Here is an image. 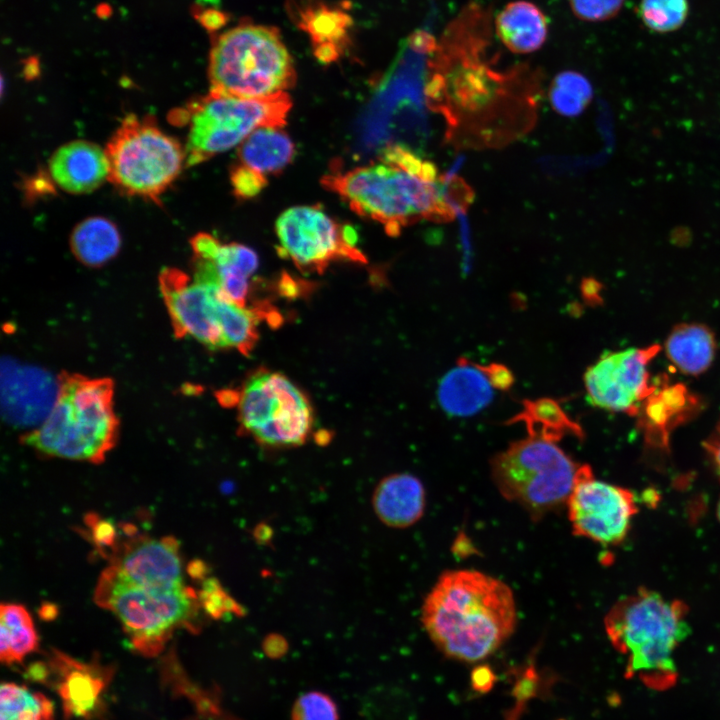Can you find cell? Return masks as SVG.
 <instances>
[{
    "label": "cell",
    "instance_id": "6da1fadb",
    "mask_svg": "<svg viewBox=\"0 0 720 720\" xmlns=\"http://www.w3.org/2000/svg\"><path fill=\"white\" fill-rule=\"evenodd\" d=\"M321 184L390 236L422 220L450 221L472 199L460 178L442 176L433 162L402 144H388L375 160L353 168L335 162Z\"/></svg>",
    "mask_w": 720,
    "mask_h": 720
},
{
    "label": "cell",
    "instance_id": "7a4b0ae2",
    "mask_svg": "<svg viewBox=\"0 0 720 720\" xmlns=\"http://www.w3.org/2000/svg\"><path fill=\"white\" fill-rule=\"evenodd\" d=\"M421 622L446 657L476 663L513 634L514 594L506 583L480 571H445L424 599Z\"/></svg>",
    "mask_w": 720,
    "mask_h": 720
},
{
    "label": "cell",
    "instance_id": "3957f363",
    "mask_svg": "<svg viewBox=\"0 0 720 720\" xmlns=\"http://www.w3.org/2000/svg\"><path fill=\"white\" fill-rule=\"evenodd\" d=\"M425 94L427 105L445 118L448 140L462 147L506 144L535 121V91L481 64L435 74Z\"/></svg>",
    "mask_w": 720,
    "mask_h": 720
},
{
    "label": "cell",
    "instance_id": "277c9868",
    "mask_svg": "<svg viewBox=\"0 0 720 720\" xmlns=\"http://www.w3.org/2000/svg\"><path fill=\"white\" fill-rule=\"evenodd\" d=\"M688 606L639 588L619 599L604 626L613 647L626 656V678H639L654 690L671 688L678 672L674 652L690 633Z\"/></svg>",
    "mask_w": 720,
    "mask_h": 720
},
{
    "label": "cell",
    "instance_id": "5b68a950",
    "mask_svg": "<svg viewBox=\"0 0 720 720\" xmlns=\"http://www.w3.org/2000/svg\"><path fill=\"white\" fill-rule=\"evenodd\" d=\"M59 382L51 412L21 440L41 455L103 462L117 441L119 428L113 408V381L62 373Z\"/></svg>",
    "mask_w": 720,
    "mask_h": 720
},
{
    "label": "cell",
    "instance_id": "8992f818",
    "mask_svg": "<svg viewBox=\"0 0 720 720\" xmlns=\"http://www.w3.org/2000/svg\"><path fill=\"white\" fill-rule=\"evenodd\" d=\"M94 600L119 619L131 646L145 656L159 654L178 629L199 630L202 607L198 594L186 585H137L108 565L97 580Z\"/></svg>",
    "mask_w": 720,
    "mask_h": 720
},
{
    "label": "cell",
    "instance_id": "52a82bcc",
    "mask_svg": "<svg viewBox=\"0 0 720 720\" xmlns=\"http://www.w3.org/2000/svg\"><path fill=\"white\" fill-rule=\"evenodd\" d=\"M210 91L244 99L287 93L296 72L280 34L272 27L244 24L215 41L209 56Z\"/></svg>",
    "mask_w": 720,
    "mask_h": 720
},
{
    "label": "cell",
    "instance_id": "ba28073f",
    "mask_svg": "<svg viewBox=\"0 0 720 720\" xmlns=\"http://www.w3.org/2000/svg\"><path fill=\"white\" fill-rule=\"evenodd\" d=\"M292 107L288 93L244 99L213 91L170 113V121L188 127L186 166L200 164L240 145L262 127H283Z\"/></svg>",
    "mask_w": 720,
    "mask_h": 720
},
{
    "label": "cell",
    "instance_id": "9c48e42d",
    "mask_svg": "<svg viewBox=\"0 0 720 720\" xmlns=\"http://www.w3.org/2000/svg\"><path fill=\"white\" fill-rule=\"evenodd\" d=\"M580 466L558 442L530 435L490 461L497 490L535 521L566 505Z\"/></svg>",
    "mask_w": 720,
    "mask_h": 720
},
{
    "label": "cell",
    "instance_id": "30bf717a",
    "mask_svg": "<svg viewBox=\"0 0 720 720\" xmlns=\"http://www.w3.org/2000/svg\"><path fill=\"white\" fill-rule=\"evenodd\" d=\"M108 180L127 196L159 203L180 174L185 148L150 116L127 115L108 141Z\"/></svg>",
    "mask_w": 720,
    "mask_h": 720
},
{
    "label": "cell",
    "instance_id": "8fae6325",
    "mask_svg": "<svg viewBox=\"0 0 720 720\" xmlns=\"http://www.w3.org/2000/svg\"><path fill=\"white\" fill-rule=\"evenodd\" d=\"M240 432L267 448L297 447L313 426L308 397L285 375L266 369L250 374L236 391Z\"/></svg>",
    "mask_w": 720,
    "mask_h": 720
},
{
    "label": "cell",
    "instance_id": "7c38bea8",
    "mask_svg": "<svg viewBox=\"0 0 720 720\" xmlns=\"http://www.w3.org/2000/svg\"><path fill=\"white\" fill-rule=\"evenodd\" d=\"M280 252L301 271L322 273L332 262L366 263L356 246L353 229L327 214L320 206H295L277 219Z\"/></svg>",
    "mask_w": 720,
    "mask_h": 720
},
{
    "label": "cell",
    "instance_id": "4fadbf2b",
    "mask_svg": "<svg viewBox=\"0 0 720 720\" xmlns=\"http://www.w3.org/2000/svg\"><path fill=\"white\" fill-rule=\"evenodd\" d=\"M573 534L603 545H618L626 538L637 513L634 494L594 477L582 464L566 503Z\"/></svg>",
    "mask_w": 720,
    "mask_h": 720
},
{
    "label": "cell",
    "instance_id": "5bb4252c",
    "mask_svg": "<svg viewBox=\"0 0 720 720\" xmlns=\"http://www.w3.org/2000/svg\"><path fill=\"white\" fill-rule=\"evenodd\" d=\"M659 351L656 344L602 355L584 374L590 403L609 411L636 414L640 402L656 389L649 384L647 367Z\"/></svg>",
    "mask_w": 720,
    "mask_h": 720
},
{
    "label": "cell",
    "instance_id": "9a60e30c",
    "mask_svg": "<svg viewBox=\"0 0 720 720\" xmlns=\"http://www.w3.org/2000/svg\"><path fill=\"white\" fill-rule=\"evenodd\" d=\"M159 286L176 337H191L210 350L227 349L217 285L192 279L177 268H164Z\"/></svg>",
    "mask_w": 720,
    "mask_h": 720
},
{
    "label": "cell",
    "instance_id": "2e32d148",
    "mask_svg": "<svg viewBox=\"0 0 720 720\" xmlns=\"http://www.w3.org/2000/svg\"><path fill=\"white\" fill-rule=\"evenodd\" d=\"M59 376L38 366L2 359L1 404L6 421L20 428H37L47 418L59 394Z\"/></svg>",
    "mask_w": 720,
    "mask_h": 720
},
{
    "label": "cell",
    "instance_id": "e0dca14e",
    "mask_svg": "<svg viewBox=\"0 0 720 720\" xmlns=\"http://www.w3.org/2000/svg\"><path fill=\"white\" fill-rule=\"evenodd\" d=\"M193 269L198 281L217 285L235 304L248 308L249 278L258 268V256L239 243H221L208 233L191 239Z\"/></svg>",
    "mask_w": 720,
    "mask_h": 720
},
{
    "label": "cell",
    "instance_id": "ac0fdd59",
    "mask_svg": "<svg viewBox=\"0 0 720 720\" xmlns=\"http://www.w3.org/2000/svg\"><path fill=\"white\" fill-rule=\"evenodd\" d=\"M109 560V565L122 577L137 585L152 588L185 585L179 543L171 536L132 535L118 543Z\"/></svg>",
    "mask_w": 720,
    "mask_h": 720
},
{
    "label": "cell",
    "instance_id": "d6986e66",
    "mask_svg": "<svg viewBox=\"0 0 720 720\" xmlns=\"http://www.w3.org/2000/svg\"><path fill=\"white\" fill-rule=\"evenodd\" d=\"M295 145L282 127H262L252 132L237 149L230 171L234 195L247 200L256 196L293 160Z\"/></svg>",
    "mask_w": 720,
    "mask_h": 720
},
{
    "label": "cell",
    "instance_id": "ffe728a7",
    "mask_svg": "<svg viewBox=\"0 0 720 720\" xmlns=\"http://www.w3.org/2000/svg\"><path fill=\"white\" fill-rule=\"evenodd\" d=\"M49 172L56 185L66 192H92L108 179L105 150L84 140L69 142L51 156Z\"/></svg>",
    "mask_w": 720,
    "mask_h": 720
},
{
    "label": "cell",
    "instance_id": "44dd1931",
    "mask_svg": "<svg viewBox=\"0 0 720 720\" xmlns=\"http://www.w3.org/2000/svg\"><path fill=\"white\" fill-rule=\"evenodd\" d=\"M372 508L387 527L403 529L417 523L426 507L423 483L409 473H393L381 479L372 493Z\"/></svg>",
    "mask_w": 720,
    "mask_h": 720
},
{
    "label": "cell",
    "instance_id": "7402d4cb",
    "mask_svg": "<svg viewBox=\"0 0 720 720\" xmlns=\"http://www.w3.org/2000/svg\"><path fill=\"white\" fill-rule=\"evenodd\" d=\"M493 389L482 365L460 358L441 379L438 400L448 414L470 416L492 401Z\"/></svg>",
    "mask_w": 720,
    "mask_h": 720
},
{
    "label": "cell",
    "instance_id": "603a6c76",
    "mask_svg": "<svg viewBox=\"0 0 720 720\" xmlns=\"http://www.w3.org/2000/svg\"><path fill=\"white\" fill-rule=\"evenodd\" d=\"M548 24L547 16L536 4L516 0L507 3L497 14L495 32L509 51L528 54L544 45Z\"/></svg>",
    "mask_w": 720,
    "mask_h": 720
},
{
    "label": "cell",
    "instance_id": "cb8c5ba5",
    "mask_svg": "<svg viewBox=\"0 0 720 720\" xmlns=\"http://www.w3.org/2000/svg\"><path fill=\"white\" fill-rule=\"evenodd\" d=\"M669 360L682 373L697 376L712 364L716 353L713 332L699 323H682L673 328L665 342Z\"/></svg>",
    "mask_w": 720,
    "mask_h": 720
},
{
    "label": "cell",
    "instance_id": "d4e9b609",
    "mask_svg": "<svg viewBox=\"0 0 720 720\" xmlns=\"http://www.w3.org/2000/svg\"><path fill=\"white\" fill-rule=\"evenodd\" d=\"M54 662L61 672L59 693L66 712L76 716L88 714L96 706L104 687L100 672L96 667L76 662L63 654H56Z\"/></svg>",
    "mask_w": 720,
    "mask_h": 720
},
{
    "label": "cell",
    "instance_id": "484cf974",
    "mask_svg": "<svg viewBox=\"0 0 720 720\" xmlns=\"http://www.w3.org/2000/svg\"><path fill=\"white\" fill-rule=\"evenodd\" d=\"M70 247L82 264L99 267L118 254L121 235L111 220L93 216L75 226L70 237Z\"/></svg>",
    "mask_w": 720,
    "mask_h": 720
},
{
    "label": "cell",
    "instance_id": "4316f807",
    "mask_svg": "<svg viewBox=\"0 0 720 720\" xmlns=\"http://www.w3.org/2000/svg\"><path fill=\"white\" fill-rule=\"evenodd\" d=\"M523 423L528 435L559 442L565 436L583 438V430L563 410L560 404L549 398L525 400L522 410L510 423Z\"/></svg>",
    "mask_w": 720,
    "mask_h": 720
},
{
    "label": "cell",
    "instance_id": "83f0119b",
    "mask_svg": "<svg viewBox=\"0 0 720 720\" xmlns=\"http://www.w3.org/2000/svg\"><path fill=\"white\" fill-rule=\"evenodd\" d=\"M0 656L2 662L20 663L38 648V635L28 610L18 603L0 607Z\"/></svg>",
    "mask_w": 720,
    "mask_h": 720
},
{
    "label": "cell",
    "instance_id": "f1b7e54d",
    "mask_svg": "<svg viewBox=\"0 0 720 720\" xmlns=\"http://www.w3.org/2000/svg\"><path fill=\"white\" fill-rule=\"evenodd\" d=\"M219 314L226 348H233L248 356L258 338L257 323L260 317L251 308L241 307L219 291Z\"/></svg>",
    "mask_w": 720,
    "mask_h": 720
},
{
    "label": "cell",
    "instance_id": "f546056e",
    "mask_svg": "<svg viewBox=\"0 0 720 720\" xmlns=\"http://www.w3.org/2000/svg\"><path fill=\"white\" fill-rule=\"evenodd\" d=\"M0 720H54L52 702L43 694L15 683L0 689Z\"/></svg>",
    "mask_w": 720,
    "mask_h": 720
},
{
    "label": "cell",
    "instance_id": "4dcf8cb0",
    "mask_svg": "<svg viewBox=\"0 0 720 720\" xmlns=\"http://www.w3.org/2000/svg\"><path fill=\"white\" fill-rule=\"evenodd\" d=\"M593 98L590 81L576 71L558 73L549 87V100L552 108L559 114L575 117L581 114Z\"/></svg>",
    "mask_w": 720,
    "mask_h": 720
},
{
    "label": "cell",
    "instance_id": "1f68e13d",
    "mask_svg": "<svg viewBox=\"0 0 720 720\" xmlns=\"http://www.w3.org/2000/svg\"><path fill=\"white\" fill-rule=\"evenodd\" d=\"M685 392L681 386H675L663 391L660 395H656L655 391L651 394L653 398L650 399L646 412L647 416L656 424L647 432L650 445L667 448L668 426L666 423L673 420V415L679 411L680 404L686 400Z\"/></svg>",
    "mask_w": 720,
    "mask_h": 720
},
{
    "label": "cell",
    "instance_id": "d6a6232c",
    "mask_svg": "<svg viewBox=\"0 0 720 720\" xmlns=\"http://www.w3.org/2000/svg\"><path fill=\"white\" fill-rule=\"evenodd\" d=\"M689 13L688 0H641L638 14L645 26L658 33L679 29Z\"/></svg>",
    "mask_w": 720,
    "mask_h": 720
},
{
    "label": "cell",
    "instance_id": "836d02e7",
    "mask_svg": "<svg viewBox=\"0 0 720 720\" xmlns=\"http://www.w3.org/2000/svg\"><path fill=\"white\" fill-rule=\"evenodd\" d=\"M291 718L292 720H338V709L329 695L310 691L296 700Z\"/></svg>",
    "mask_w": 720,
    "mask_h": 720
},
{
    "label": "cell",
    "instance_id": "e575fe53",
    "mask_svg": "<svg viewBox=\"0 0 720 720\" xmlns=\"http://www.w3.org/2000/svg\"><path fill=\"white\" fill-rule=\"evenodd\" d=\"M202 609L208 616L218 619L227 612H235L239 609L236 602L223 590L215 578H207L203 581L198 593Z\"/></svg>",
    "mask_w": 720,
    "mask_h": 720
},
{
    "label": "cell",
    "instance_id": "d590c367",
    "mask_svg": "<svg viewBox=\"0 0 720 720\" xmlns=\"http://www.w3.org/2000/svg\"><path fill=\"white\" fill-rule=\"evenodd\" d=\"M573 14L588 22H600L615 17L624 0H568Z\"/></svg>",
    "mask_w": 720,
    "mask_h": 720
},
{
    "label": "cell",
    "instance_id": "8d00e7d4",
    "mask_svg": "<svg viewBox=\"0 0 720 720\" xmlns=\"http://www.w3.org/2000/svg\"><path fill=\"white\" fill-rule=\"evenodd\" d=\"M85 522L90 529V536L97 551L109 559L119 543L116 527L112 521L103 519L94 513H89Z\"/></svg>",
    "mask_w": 720,
    "mask_h": 720
},
{
    "label": "cell",
    "instance_id": "74e56055",
    "mask_svg": "<svg viewBox=\"0 0 720 720\" xmlns=\"http://www.w3.org/2000/svg\"><path fill=\"white\" fill-rule=\"evenodd\" d=\"M483 370L487 375L494 389L506 391L511 388L514 383V376L509 368L500 363H490L483 366Z\"/></svg>",
    "mask_w": 720,
    "mask_h": 720
},
{
    "label": "cell",
    "instance_id": "f35d334b",
    "mask_svg": "<svg viewBox=\"0 0 720 720\" xmlns=\"http://www.w3.org/2000/svg\"><path fill=\"white\" fill-rule=\"evenodd\" d=\"M496 682V675L487 665L476 666L471 673L472 688L478 692H488Z\"/></svg>",
    "mask_w": 720,
    "mask_h": 720
},
{
    "label": "cell",
    "instance_id": "ab89813d",
    "mask_svg": "<svg viewBox=\"0 0 720 720\" xmlns=\"http://www.w3.org/2000/svg\"><path fill=\"white\" fill-rule=\"evenodd\" d=\"M704 449L708 454L714 470L720 479V419L715 430L704 440Z\"/></svg>",
    "mask_w": 720,
    "mask_h": 720
},
{
    "label": "cell",
    "instance_id": "60d3db41",
    "mask_svg": "<svg viewBox=\"0 0 720 720\" xmlns=\"http://www.w3.org/2000/svg\"><path fill=\"white\" fill-rule=\"evenodd\" d=\"M187 570L193 578H202L207 571L205 564L199 560L190 562Z\"/></svg>",
    "mask_w": 720,
    "mask_h": 720
},
{
    "label": "cell",
    "instance_id": "b9f144b4",
    "mask_svg": "<svg viewBox=\"0 0 720 720\" xmlns=\"http://www.w3.org/2000/svg\"><path fill=\"white\" fill-rule=\"evenodd\" d=\"M56 616V607L50 603H45L41 607V617L45 620H51Z\"/></svg>",
    "mask_w": 720,
    "mask_h": 720
},
{
    "label": "cell",
    "instance_id": "7bdbcfd3",
    "mask_svg": "<svg viewBox=\"0 0 720 720\" xmlns=\"http://www.w3.org/2000/svg\"><path fill=\"white\" fill-rule=\"evenodd\" d=\"M717 515H718V518H719V520H720V500H719V503H718V506H717Z\"/></svg>",
    "mask_w": 720,
    "mask_h": 720
}]
</instances>
